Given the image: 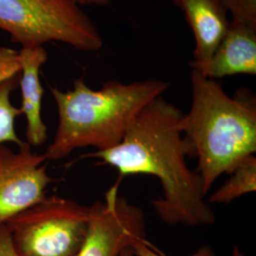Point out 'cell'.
Wrapping results in <instances>:
<instances>
[{
  "instance_id": "1",
  "label": "cell",
  "mask_w": 256,
  "mask_h": 256,
  "mask_svg": "<svg viewBox=\"0 0 256 256\" xmlns=\"http://www.w3.org/2000/svg\"><path fill=\"white\" fill-rule=\"evenodd\" d=\"M183 116L176 106L158 96L140 112L117 146L88 156L115 167L120 176H156L162 196L151 205L166 224L209 226L216 218L205 200L200 174L186 164V156L192 155L183 138Z\"/></svg>"
},
{
  "instance_id": "2",
  "label": "cell",
  "mask_w": 256,
  "mask_h": 256,
  "mask_svg": "<svg viewBox=\"0 0 256 256\" xmlns=\"http://www.w3.org/2000/svg\"><path fill=\"white\" fill-rule=\"evenodd\" d=\"M169 88L170 82L148 79L129 84L111 80L92 90L82 77L74 80L72 90L52 88L59 122L44 154L46 160H63L84 147L101 151L117 146L140 112Z\"/></svg>"
},
{
  "instance_id": "3",
  "label": "cell",
  "mask_w": 256,
  "mask_h": 256,
  "mask_svg": "<svg viewBox=\"0 0 256 256\" xmlns=\"http://www.w3.org/2000/svg\"><path fill=\"white\" fill-rule=\"evenodd\" d=\"M192 102L182 128L191 155L198 158L206 196L222 174L256 152V99L241 88L232 97L216 80L191 72Z\"/></svg>"
},
{
  "instance_id": "4",
  "label": "cell",
  "mask_w": 256,
  "mask_h": 256,
  "mask_svg": "<svg viewBox=\"0 0 256 256\" xmlns=\"http://www.w3.org/2000/svg\"><path fill=\"white\" fill-rule=\"evenodd\" d=\"M0 30L22 48L57 41L95 52L104 46L98 28L74 0H0Z\"/></svg>"
},
{
  "instance_id": "5",
  "label": "cell",
  "mask_w": 256,
  "mask_h": 256,
  "mask_svg": "<svg viewBox=\"0 0 256 256\" xmlns=\"http://www.w3.org/2000/svg\"><path fill=\"white\" fill-rule=\"evenodd\" d=\"M92 206L45 198L5 223L19 256H75L82 247Z\"/></svg>"
},
{
  "instance_id": "6",
  "label": "cell",
  "mask_w": 256,
  "mask_h": 256,
  "mask_svg": "<svg viewBox=\"0 0 256 256\" xmlns=\"http://www.w3.org/2000/svg\"><path fill=\"white\" fill-rule=\"evenodd\" d=\"M120 180L92 204V214L82 247L75 256H120L137 241L147 240L144 210L119 192Z\"/></svg>"
},
{
  "instance_id": "7",
  "label": "cell",
  "mask_w": 256,
  "mask_h": 256,
  "mask_svg": "<svg viewBox=\"0 0 256 256\" xmlns=\"http://www.w3.org/2000/svg\"><path fill=\"white\" fill-rule=\"evenodd\" d=\"M46 158L32 152L27 142L12 150L0 144V224L46 198L52 180L46 172Z\"/></svg>"
},
{
  "instance_id": "8",
  "label": "cell",
  "mask_w": 256,
  "mask_h": 256,
  "mask_svg": "<svg viewBox=\"0 0 256 256\" xmlns=\"http://www.w3.org/2000/svg\"><path fill=\"white\" fill-rule=\"evenodd\" d=\"M192 68L209 79L238 74L256 75V28L230 20L210 60L189 62Z\"/></svg>"
},
{
  "instance_id": "9",
  "label": "cell",
  "mask_w": 256,
  "mask_h": 256,
  "mask_svg": "<svg viewBox=\"0 0 256 256\" xmlns=\"http://www.w3.org/2000/svg\"><path fill=\"white\" fill-rule=\"evenodd\" d=\"M21 72V114L26 118L28 144L42 146L48 138V128L42 119V98L44 90L40 82V70L48 60L46 50L41 46H24L18 52Z\"/></svg>"
},
{
  "instance_id": "10",
  "label": "cell",
  "mask_w": 256,
  "mask_h": 256,
  "mask_svg": "<svg viewBox=\"0 0 256 256\" xmlns=\"http://www.w3.org/2000/svg\"><path fill=\"white\" fill-rule=\"evenodd\" d=\"M182 10L191 28L196 48L194 61L210 60L229 25L228 12L218 0H171Z\"/></svg>"
},
{
  "instance_id": "11",
  "label": "cell",
  "mask_w": 256,
  "mask_h": 256,
  "mask_svg": "<svg viewBox=\"0 0 256 256\" xmlns=\"http://www.w3.org/2000/svg\"><path fill=\"white\" fill-rule=\"evenodd\" d=\"M229 178L206 202L225 203L234 202L241 196L256 191V158L248 156L241 160L230 173Z\"/></svg>"
},
{
  "instance_id": "12",
  "label": "cell",
  "mask_w": 256,
  "mask_h": 256,
  "mask_svg": "<svg viewBox=\"0 0 256 256\" xmlns=\"http://www.w3.org/2000/svg\"><path fill=\"white\" fill-rule=\"evenodd\" d=\"M18 77L10 79L0 86V144H14L20 147L26 144L19 138L16 129V120L21 110L14 106L10 100L12 92L18 84Z\"/></svg>"
},
{
  "instance_id": "13",
  "label": "cell",
  "mask_w": 256,
  "mask_h": 256,
  "mask_svg": "<svg viewBox=\"0 0 256 256\" xmlns=\"http://www.w3.org/2000/svg\"><path fill=\"white\" fill-rule=\"evenodd\" d=\"M232 14V20L256 28V0H218Z\"/></svg>"
},
{
  "instance_id": "14",
  "label": "cell",
  "mask_w": 256,
  "mask_h": 256,
  "mask_svg": "<svg viewBox=\"0 0 256 256\" xmlns=\"http://www.w3.org/2000/svg\"><path fill=\"white\" fill-rule=\"evenodd\" d=\"M21 64L18 52L0 48V86L20 76Z\"/></svg>"
},
{
  "instance_id": "15",
  "label": "cell",
  "mask_w": 256,
  "mask_h": 256,
  "mask_svg": "<svg viewBox=\"0 0 256 256\" xmlns=\"http://www.w3.org/2000/svg\"><path fill=\"white\" fill-rule=\"evenodd\" d=\"M135 256H165L156 248L148 240L137 241L131 247ZM189 256H218L209 245H204L200 248L196 252Z\"/></svg>"
},
{
  "instance_id": "16",
  "label": "cell",
  "mask_w": 256,
  "mask_h": 256,
  "mask_svg": "<svg viewBox=\"0 0 256 256\" xmlns=\"http://www.w3.org/2000/svg\"><path fill=\"white\" fill-rule=\"evenodd\" d=\"M0 256H19L6 224H0Z\"/></svg>"
},
{
  "instance_id": "17",
  "label": "cell",
  "mask_w": 256,
  "mask_h": 256,
  "mask_svg": "<svg viewBox=\"0 0 256 256\" xmlns=\"http://www.w3.org/2000/svg\"><path fill=\"white\" fill-rule=\"evenodd\" d=\"M77 4L82 6H98V7H106L110 5L111 0H74Z\"/></svg>"
},
{
  "instance_id": "18",
  "label": "cell",
  "mask_w": 256,
  "mask_h": 256,
  "mask_svg": "<svg viewBox=\"0 0 256 256\" xmlns=\"http://www.w3.org/2000/svg\"><path fill=\"white\" fill-rule=\"evenodd\" d=\"M232 256H245L244 254L242 252V250H240V248L238 246H234L232 248Z\"/></svg>"
},
{
  "instance_id": "19",
  "label": "cell",
  "mask_w": 256,
  "mask_h": 256,
  "mask_svg": "<svg viewBox=\"0 0 256 256\" xmlns=\"http://www.w3.org/2000/svg\"><path fill=\"white\" fill-rule=\"evenodd\" d=\"M120 256H134V252H133V250L131 248H126Z\"/></svg>"
}]
</instances>
